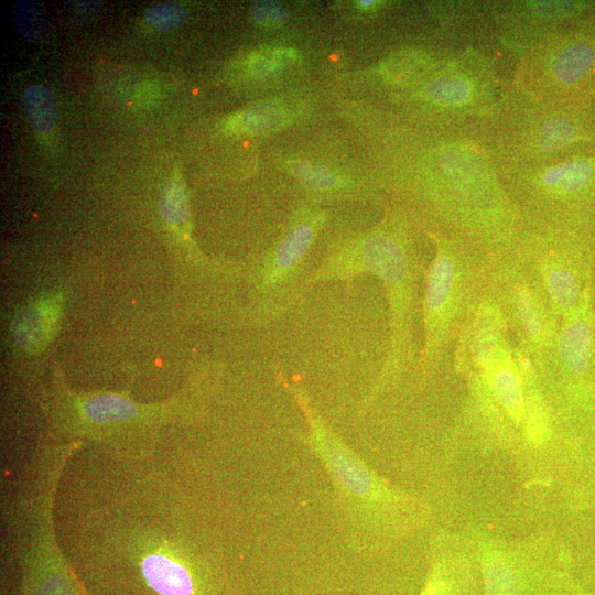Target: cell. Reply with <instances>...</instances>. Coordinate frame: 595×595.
I'll return each instance as SVG.
<instances>
[{"label": "cell", "mask_w": 595, "mask_h": 595, "mask_svg": "<svg viewBox=\"0 0 595 595\" xmlns=\"http://www.w3.org/2000/svg\"><path fill=\"white\" fill-rule=\"evenodd\" d=\"M538 8L552 15L570 13L576 7L573 2H538Z\"/></svg>", "instance_id": "4316f807"}, {"label": "cell", "mask_w": 595, "mask_h": 595, "mask_svg": "<svg viewBox=\"0 0 595 595\" xmlns=\"http://www.w3.org/2000/svg\"><path fill=\"white\" fill-rule=\"evenodd\" d=\"M521 255L539 278L560 320L580 304L594 283L591 256L560 248Z\"/></svg>", "instance_id": "8992f818"}, {"label": "cell", "mask_w": 595, "mask_h": 595, "mask_svg": "<svg viewBox=\"0 0 595 595\" xmlns=\"http://www.w3.org/2000/svg\"><path fill=\"white\" fill-rule=\"evenodd\" d=\"M13 15L15 28L25 40L40 43L46 39L50 24L46 11L40 1H17Z\"/></svg>", "instance_id": "e0dca14e"}, {"label": "cell", "mask_w": 595, "mask_h": 595, "mask_svg": "<svg viewBox=\"0 0 595 595\" xmlns=\"http://www.w3.org/2000/svg\"><path fill=\"white\" fill-rule=\"evenodd\" d=\"M483 595H563L558 575L523 573L524 566L498 550L482 556Z\"/></svg>", "instance_id": "ba28073f"}, {"label": "cell", "mask_w": 595, "mask_h": 595, "mask_svg": "<svg viewBox=\"0 0 595 595\" xmlns=\"http://www.w3.org/2000/svg\"><path fill=\"white\" fill-rule=\"evenodd\" d=\"M142 571L152 588L162 595L194 594V583L187 570L163 555L148 556Z\"/></svg>", "instance_id": "7c38bea8"}, {"label": "cell", "mask_w": 595, "mask_h": 595, "mask_svg": "<svg viewBox=\"0 0 595 595\" xmlns=\"http://www.w3.org/2000/svg\"><path fill=\"white\" fill-rule=\"evenodd\" d=\"M595 65V48L588 43L576 42L560 51L552 61L555 78L563 84H576Z\"/></svg>", "instance_id": "5bb4252c"}, {"label": "cell", "mask_w": 595, "mask_h": 595, "mask_svg": "<svg viewBox=\"0 0 595 595\" xmlns=\"http://www.w3.org/2000/svg\"><path fill=\"white\" fill-rule=\"evenodd\" d=\"M285 119V111L279 104L263 101L227 118L224 128L230 132L259 134L281 127Z\"/></svg>", "instance_id": "4fadbf2b"}, {"label": "cell", "mask_w": 595, "mask_h": 595, "mask_svg": "<svg viewBox=\"0 0 595 595\" xmlns=\"http://www.w3.org/2000/svg\"><path fill=\"white\" fill-rule=\"evenodd\" d=\"M358 6L365 10L376 8L377 1H359Z\"/></svg>", "instance_id": "83f0119b"}, {"label": "cell", "mask_w": 595, "mask_h": 595, "mask_svg": "<svg viewBox=\"0 0 595 595\" xmlns=\"http://www.w3.org/2000/svg\"><path fill=\"white\" fill-rule=\"evenodd\" d=\"M593 176L594 165L587 160H576L549 170L542 176V183L549 188L573 193L588 184Z\"/></svg>", "instance_id": "2e32d148"}, {"label": "cell", "mask_w": 595, "mask_h": 595, "mask_svg": "<svg viewBox=\"0 0 595 595\" xmlns=\"http://www.w3.org/2000/svg\"><path fill=\"white\" fill-rule=\"evenodd\" d=\"M575 594H576V595H587L586 593H584V592L581 591L580 588H576Z\"/></svg>", "instance_id": "f1b7e54d"}, {"label": "cell", "mask_w": 595, "mask_h": 595, "mask_svg": "<svg viewBox=\"0 0 595 595\" xmlns=\"http://www.w3.org/2000/svg\"><path fill=\"white\" fill-rule=\"evenodd\" d=\"M306 421L305 442L329 475L345 536L358 552L371 553L421 524L424 507L367 466L325 422L306 392L279 375Z\"/></svg>", "instance_id": "6da1fadb"}, {"label": "cell", "mask_w": 595, "mask_h": 595, "mask_svg": "<svg viewBox=\"0 0 595 595\" xmlns=\"http://www.w3.org/2000/svg\"><path fill=\"white\" fill-rule=\"evenodd\" d=\"M488 284L487 259L480 261L436 241L421 301L423 345L416 370L420 385L440 367L482 300Z\"/></svg>", "instance_id": "3957f363"}, {"label": "cell", "mask_w": 595, "mask_h": 595, "mask_svg": "<svg viewBox=\"0 0 595 595\" xmlns=\"http://www.w3.org/2000/svg\"><path fill=\"white\" fill-rule=\"evenodd\" d=\"M577 137L576 129L565 120L553 119L542 125L538 144L551 151L572 143Z\"/></svg>", "instance_id": "603a6c76"}, {"label": "cell", "mask_w": 595, "mask_h": 595, "mask_svg": "<svg viewBox=\"0 0 595 595\" xmlns=\"http://www.w3.org/2000/svg\"><path fill=\"white\" fill-rule=\"evenodd\" d=\"M422 270L413 255L393 235L376 230L332 250L305 274V289L327 280H351L370 273L382 282L390 312V345L378 377L361 404L366 411L404 375L416 368L415 318L420 309L419 285Z\"/></svg>", "instance_id": "7a4b0ae2"}, {"label": "cell", "mask_w": 595, "mask_h": 595, "mask_svg": "<svg viewBox=\"0 0 595 595\" xmlns=\"http://www.w3.org/2000/svg\"><path fill=\"white\" fill-rule=\"evenodd\" d=\"M325 218L324 212L318 209L298 212L279 242L253 270L252 290L260 320L278 318L302 296L306 257Z\"/></svg>", "instance_id": "5b68a950"}, {"label": "cell", "mask_w": 595, "mask_h": 595, "mask_svg": "<svg viewBox=\"0 0 595 595\" xmlns=\"http://www.w3.org/2000/svg\"><path fill=\"white\" fill-rule=\"evenodd\" d=\"M100 7V1H65L63 8L65 13L74 23H85L93 19L98 8Z\"/></svg>", "instance_id": "484cf974"}, {"label": "cell", "mask_w": 595, "mask_h": 595, "mask_svg": "<svg viewBox=\"0 0 595 595\" xmlns=\"http://www.w3.org/2000/svg\"><path fill=\"white\" fill-rule=\"evenodd\" d=\"M23 104L32 128L40 134L48 133L56 121V105L52 93L40 84L30 85Z\"/></svg>", "instance_id": "9a60e30c"}, {"label": "cell", "mask_w": 595, "mask_h": 595, "mask_svg": "<svg viewBox=\"0 0 595 595\" xmlns=\"http://www.w3.org/2000/svg\"><path fill=\"white\" fill-rule=\"evenodd\" d=\"M470 93V85L465 79L455 77L435 79L426 87V95L431 100L446 106L466 101Z\"/></svg>", "instance_id": "44dd1931"}, {"label": "cell", "mask_w": 595, "mask_h": 595, "mask_svg": "<svg viewBox=\"0 0 595 595\" xmlns=\"http://www.w3.org/2000/svg\"><path fill=\"white\" fill-rule=\"evenodd\" d=\"M160 210L164 220L173 227L182 228L188 223V202L183 182L171 177L160 193Z\"/></svg>", "instance_id": "ac0fdd59"}, {"label": "cell", "mask_w": 595, "mask_h": 595, "mask_svg": "<svg viewBox=\"0 0 595 595\" xmlns=\"http://www.w3.org/2000/svg\"><path fill=\"white\" fill-rule=\"evenodd\" d=\"M419 595H480L477 566L462 551L434 547Z\"/></svg>", "instance_id": "30bf717a"}, {"label": "cell", "mask_w": 595, "mask_h": 595, "mask_svg": "<svg viewBox=\"0 0 595 595\" xmlns=\"http://www.w3.org/2000/svg\"><path fill=\"white\" fill-rule=\"evenodd\" d=\"M85 412L94 421L110 422L129 419L134 414L136 408L119 396L102 394L88 400Z\"/></svg>", "instance_id": "d6986e66"}, {"label": "cell", "mask_w": 595, "mask_h": 595, "mask_svg": "<svg viewBox=\"0 0 595 595\" xmlns=\"http://www.w3.org/2000/svg\"><path fill=\"white\" fill-rule=\"evenodd\" d=\"M251 17L261 25L277 28L286 21L288 12L280 3L258 1L251 6Z\"/></svg>", "instance_id": "d4e9b609"}, {"label": "cell", "mask_w": 595, "mask_h": 595, "mask_svg": "<svg viewBox=\"0 0 595 595\" xmlns=\"http://www.w3.org/2000/svg\"><path fill=\"white\" fill-rule=\"evenodd\" d=\"M185 8L175 2L156 3L147 9L144 19L148 24L159 31H171L186 19Z\"/></svg>", "instance_id": "7402d4cb"}, {"label": "cell", "mask_w": 595, "mask_h": 595, "mask_svg": "<svg viewBox=\"0 0 595 595\" xmlns=\"http://www.w3.org/2000/svg\"><path fill=\"white\" fill-rule=\"evenodd\" d=\"M482 377L495 400L516 424L522 423L524 413L523 379L515 347L507 338L497 345Z\"/></svg>", "instance_id": "9c48e42d"}, {"label": "cell", "mask_w": 595, "mask_h": 595, "mask_svg": "<svg viewBox=\"0 0 595 595\" xmlns=\"http://www.w3.org/2000/svg\"><path fill=\"white\" fill-rule=\"evenodd\" d=\"M62 314V299L46 294L23 306L12 320V335L25 350H42L53 337Z\"/></svg>", "instance_id": "8fae6325"}, {"label": "cell", "mask_w": 595, "mask_h": 595, "mask_svg": "<svg viewBox=\"0 0 595 595\" xmlns=\"http://www.w3.org/2000/svg\"><path fill=\"white\" fill-rule=\"evenodd\" d=\"M508 332L507 318L487 284L482 300L457 337L455 359L458 366L480 374Z\"/></svg>", "instance_id": "52a82bcc"}, {"label": "cell", "mask_w": 595, "mask_h": 595, "mask_svg": "<svg viewBox=\"0 0 595 595\" xmlns=\"http://www.w3.org/2000/svg\"><path fill=\"white\" fill-rule=\"evenodd\" d=\"M291 171L309 190L318 193H331L340 188L337 176L318 163L296 161L292 163Z\"/></svg>", "instance_id": "ffe728a7"}, {"label": "cell", "mask_w": 595, "mask_h": 595, "mask_svg": "<svg viewBox=\"0 0 595 595\" xmlns=\"http://www.w3.org/2000/svg\"><path fill=\"white\" fill-rule=\"evenodd\" d=\"M488 289L501 307L519 350L537 365L553 347L560 318L521 253L487 259Z\"/></svg>", "instance_id": "277c9868"}, {"label": "cell", "mask_w": 595, "mask_h": 595, "mask_svg": "<svg viewBox=\"0 0 595 595\" xmlns=\"http://www.w3.org/2000/svg\"><path fill=\"white\" fill-rule=\"evenodd\" d=\"M295 56L296 52L290 48L260 51L250 56L248 66L252 74L266 75L290 64Z\"/></svg>", "instance_id": "cb8c5ba5"}]
</instances>
